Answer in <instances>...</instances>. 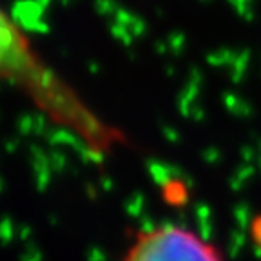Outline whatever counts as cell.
Segmentation results:
<instances>
[{"label":"cell","instance_id":"1","mask_svg":"<svg viewBox=\"0 0 261 261\" xmlns=\"http://www.w3.org/2000/svg\"><path fill=\"white\" fill-rule=\"evenodd\" d=\"M124 261H221V258L194 232L165 225L140 234Z\"/></svg>","mask_w":261,"mask_h":261}]
</instances>
